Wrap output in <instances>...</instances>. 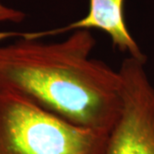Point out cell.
<instances>
[{"label":"cell","instance_id":"cell-1","mask_svg":"<svg viewBox=\"0 0 154 154\" xmlns=\"http://www.w3.org/2000/svg\"><path fill=\"white\" fill-rule=\"evenodd\" d=\"M22 38L0 45V88L73 125L108 132L121 107V78L92 57L95 38L78 29L63 41Z\"/></svg>","mask_w":154,"mask_h":154},{"label":"cell","instance_id":"cell-2","mask_svg":"<svg viewBox=\"0 0 154 154\" xmlns=\"http://www.w3.org/2000/svg\"><path fill=\"white\" fill-rule=\"evenodd\" d=\"M107 133L73 125L0 88V154H101Z\"/></svg>","mask_w":154,"mask_h":154},{"label":"cell","instance_id":"cell-3","mask_svg":"<svg viewBox=\"0 0 154 154\" xmlns=\"http://www.w3.org/2000/svg\"><path fill=\"white\" fill-rule=\"evenodd\" d=\"M145 63L129 56L118 69L121 107L101 154H154V87Z\"/></svg>","mask_w":154,"mask_h":154},{"label":"cell","instance_id":"cell-4","mask_svg":"<svg viewBox=\"0 0 154 154\" xmlns=\"http://www.w3.org/2000/svg\"><path fill=\"white\" fill-rule=\"evenodd\" d=\"M124 0H89L88 15L76 22L38 33H22L31 38H40L71 30L96 28L110 36L114 47L129 53L130 57L146 59L140 47L128 30L123 12Z\"/></svg>","mask_w":154,"mask_h":154},{"label":"cell","instance_id":"cell-5","mask_svg":"<svg viewBox=\"0 0 154 154\" xmlns=\"http://www.w3.org/2000/svg\"><path fill=\"white\" fill-rule=\"evenodd\" d=\"M25 17L26 15L22 11L10 8L0 2V23L5 22H21L24 20ZM2 38L3 35L0 33V39Z\"/></svg>","mask_w":154,"mask_h":154}]
</instances>
